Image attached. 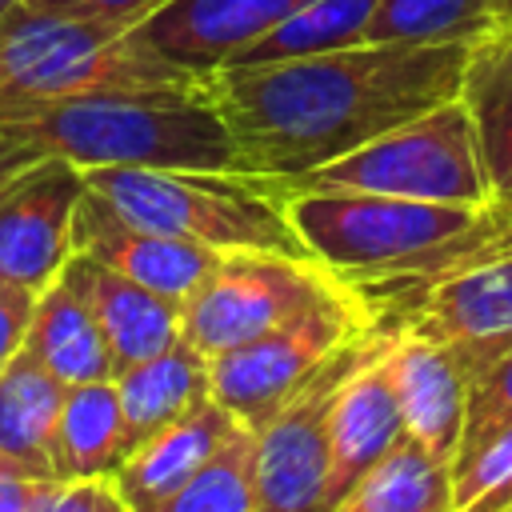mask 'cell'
<instances>
[{
    "label": "cell",
    "instance_id": "cell-12",
    "mask_svg": "<svg viewBox=\"0 0 512 512\" xmlns=\"http://www.w3.org/2000/svg\"><path fill=\"white\" fill-rule=\"evenodd\" d=\"M308 0H164L132 36L188 76L208 80Z\"/></svg>",
    "mask_w": 512,
    "mask_h": 512
},
{
    "label": "cell",
    "instance_id": "cell-26",
    "mask_svg": "<svg viewBox=\"0 0 512 512\" xmlns=\"http://www.w3.org/2000/svg\"><path fill=\"white\" fill-rule=\"evenodd\" d=\"M508 488H512V424H504L472 452L452 460L456 512H496Z\"/></svg>",
    "mask_w": 512,
    "mask_h": 512
},
{
    "label": "cell",
    "instance_id": "cell-7",
    "mask_svg": "<svg viewBox=\"0 0 512 512\" xmlns=\"http://www.w3.org/2000/svg\"><path fill=\"white\" fill-rule=\"evenodd\" d=\"M372 328L368 308L344 284L340 292L324 296L320 304L304 308L300 316L284 320L280 328L220 352L208 360V392L248 428L264 424L280 404H288L320 364Z\"/></svg>",
    "mask_w": 512,
    "mask_h": 512
},
{
    "label": "cell",
    "instance_id": "cell-34",
    "mask_svg": "<svg viewBox=\"0 0 512 512\" xmlns=\"http://www.w3.org/2000/svg\"><path fill=\"white\" fill-rule=\"evenodd\" d=\"M496 512H512V488H508V492H504V500H500V504H496Z\"/></svg>",
    "mask_w": 512,
    "mask_h": 512
},
{
    "label": "cell",
    "instance_id": "cell-9",
    "mask_svg": "<svg viewBox=\"0 0 512 512\" xmlns=\"http://www.w3.org/2000/svg\"><path fill=\"white\" fill-rule=\"evenodd\" d=\"M84 172L60 156H40L0 184V284L40 296L72 260V220Z\"/></svg>",
    "mask_w": 512,
    "mask_h": 512
},
{
    "label": "cell",
    "instance_id": "cell-35",
    "mask_svg": "<svg viewBox=\"0 0 512 512\" xmlns=\"http://www.w3.org/2000/svg\"><path fill=\"white\" fill-rule=\"evenodd\" d=\"M16 4H20V0H0V16H8V12L16 8Z\"/></svg>",
    "mask_w": 512,
    "mask_h": 512
},
{
    "label": "cell",
    "instance_id": "cell-16",
    "mask_svg": "<svg viewBox=\"0 0 512 512\" xmlns=\"http://www.w3.org/2000/svg\"><path fill=\"white\" fill-rule=\"evenodd\" d=\"M24 352L32 360H40L68 388L116 376L104 328H100V320L92 312V300H88L72 260L36 296L32 320H28V332H24Z\"/></svg>",
    "mask_w": 512,
    "mask_h": 512
},
{
    "label": "cell",
    "instance_id": "cell-21",
    "mask_svg": "<svg viewBox=\"0 0 512 512\" xmlns=\"http://www.w3.org/2000/svg\"><path fill=\"white\" fill-rule=\"evenodd\" d=\"M68 384L24 348L0 368V452L52 476V440Z\"/></svg>",
    "mask_w": 512,
    "mask_h": 512
},
{
    "label": "cell",
    "instance_id": "cell-31",
    "mask_svg": "<svg viewBox=\"0 0 512 512\" xmlns=\"http://www.w3.org/2000/svg\"><path fill=\"white\" fill-rule=\"evenodd\" d=\"M32 304L36 296L12 284H0V368L24 348V332L32 320Z\"/></svg>",
    "mask_w": 512,
    "mask_h": 512
},
{
    "label": "cell",
    "instance_id": "cell-22",
    "mask_svg": "<svg viewBox=\"0 0 512 512\" xmlns=\"http://www.w3.org/2000/svg\"><path fill=\"white\" fill-rule=\"evenodd\" d=\"M332 512H456L452 464L404 432Z\"/></svg>",
    "mask_w": 512,
    "mask_h": 512
},
{
    "label": "cell",
    "instance_id": "cell-3",
    "mask_svg": "<svg viewBox=\"0 0 512 512\" xmlns=\"http://www.w3.org/2000/svg\"><path fill=\"white\" fill-rule=\"evenodd\" d=\"M84 188L124 220L212 252L308 256L288 220V196L268 176L204 168H88Z\"/></svg>",
    "mask_w": 512,
    "mask_h": 512
},
{
    "label": "cell",
    "instance_id": "cell-30",
    "mask_svg": "<svg viewBox=\"0 0 512 512\" xmlns=\"http://www.w3.org/2000/svg\"><path fill=\"white\" fill-rule=\"evenodd\" d=\"M40 512H132V508L112 476H92V480H60Z\"/></svg>",
    "mask_w": 512,
    "mask_h": 512
},
{
    "label": "cell",
    "instance_id": "cell-15",
    "mask_svg": "<svg viewBox=\"0 0 512 512\" xmlns=\"http://www.w3.org/2000/svg\"><path fill=\"white\" fill-rule=\"evenodd\" d=\"M240 428H248V424H240L208 392L180 420L164 424L156 436L136 444L132 456L120 464V472L112 480H116V488H120V496L128 500L132 512H152L176 488H184Z\"/></svg>",
    "mask_w": 512,
    "mask_h": 512
},
{
    "label": "cell",
    "instance_id": "cell-18",
    "mask_svg": "<svg viewBox=\"0 0 512 512\" xmlns=\"http://www.w3.org/2000/svg\"><path fill=\"white\" fill-rule=\"evenodd\" d=\"M460 104L476 128V148L492 184V200L512 204V28L496 24L492 32L468 44Z\"/></svg>",
    "mask_w": 512,
    "mask_h": 512
},
{
    "label": "cell",
    "instance_id": "cell-19",
    "mask_svg": "<svg viewBox=\"0 0 512 512\" xmlns=\"http://www.w3.org/2000/svg\"><path fill=\"white\" fill-rule=\"evenodd\" d=\"M128 452H132V436L116 396V380L72 384L64 392V408L52 440V476L56 480L116 476Z\"/></svg>",
    "mask_w": 512,
    "mask_h": 512
},
{
    "label": "cell",
    "instance_id": "cell-27",
    "mask_svg": "<svg viewBox=\"0 0 512 512\" xmlns=\"http://www.w3.org/2000/svg\"><path fill=\"white\" fill-rule=\"evenodd\" d=\"M504 424H512V344L472 376L468 408H464V436H460L456 456L472 452L480 440H488Z\"/></svg>",
    "mask_w": 512,
    "mask_h": 512
},
{
    "label": "cell",
    "instance_id": "cell-20",
    "mask_svg": "<svg viewBox=\"0 0 512 512\" xmlns=\"http://www.w3.org/2000/svg\"><path fill=\"white\" fill-rule=\"evenodd\" d=\"M112 380H116V396L128 420L132 448H136L208 396V356L192 340L180 336L164 352L116 372Z\"/></svg>",
    "mask_w": 512,
    "mask_h": 512
},
{
    "label": "cell",
    "instance_id": "cell-32",
    "mask_svg": "<svg viewBox=\"0 0 512 512\" xmlns=\"http://www.w3.org/2000/svg\"><path fill=\"white\" fill-rule=\"evenodd\" d=\"M40 156H48V152H40L32 140H24V136H16L12 128L0 124V184L12 180L16 172H24L28 164H36Z\"/></svg>",
    "mask_w": 512,
    "mask_h": 512
},
{
    "label": "cell",
    "instance_id": "cell-17",
    "mask_svg": "<svg viewBox=\"0 0 512 512\" xmlns=\"http://www.w3.org/2000/svg\"><path fill=\"white\" fill-rule=\"evenodd\" d=\"M72 268L92 300V312L104 328L112 368L124 372L156 352H164L172 340H180V304L164 300L160 292L72 252Z\"/></svg>",
    "mask_w": 512,
    "mask_h": 512
},
{
    "label": "cell",
    "instance_id": "cell-13",
    "mask_svg": "<svg viewBox=\"0 0 512 512\" xmlns=\"http://www.w3.org/2000/svg\"><path fill=\"white\" fill-rule=\"evenodd\" d=\"M384 368L396 392L404 432L416 436L436 460L452 464L464 436V408L472 384L456 352L412 328H392L384 344Z\"/></svg>",
    "mask_w": 512,
    "mask_h": 512
},
{
    "label": "cell",
    "instance_id": "cell-5",
    "mask_svg": "<svg viewBox=\"0 0 512 512\" xmlns=\"http://www.w3.org/2000/svg\"><path fill=\"white\" fill-rule=\"evenodd\" d=\"M192 80L128 28L48 16L16 4L0 16V112L92 88ZM200 80V76H196Z\"/></svg>",
    "mask_w": 512,
    "mask_h": 512
},
{
    "label": "cell",
    "instance_id": "cell-29",
    "mask_svg": "<svg viewBox=\"0 0 512 512\" xmlns=\"http://www.w3.org/2000/svg\"><path fill=\"white\" fill-rule=\"evenodd\" d=\"M56 484V476H44L0 452V512H40Z\"/></svg>",
    "mask_w": 512,
    "mask_h": 512
},
{
    "label": "cell",
    "instance_id": "cell-14",
    "mask_svg": "<svg viewBox=\"0 0 512 512\" xmlns=\"http://www.w3.org/2000/svg\"><path fill=\"white\" fill-rule=\"evenodd\" d=\"M376 348L344 376L336 388L332 412H328V480H324V500L320 508L332 512L356 480L404 436V420L396 408V392L384 368V344H388V324H380Z\"/></svg>",
    "mask_w": 512,
    "mask_h": 512
},
{
    "label": "cell",
    "instance_id": "cell-24",
    "mask_svg": "<svg viewBox=\"0 0 512 512\" xmlns=\"http://www.w3.org/2000/svg\"><path fill=\"white\" fill-rule=\"evenodd\" d=\"M496 24L492 0H376L364 44H468Z\"/></svg>",
    "mask_w": 512,
    "mask_h": 512
},
{
    "label": "cell",
    "instance_id": "cell-6",
    "mask_svg": "<svg viewBox=\"0 0 512 512\" xmlns=\"http://www.w3.org/2000/svg\"><path fill=\"white\" fill-rule=\"evenodd\" d=\"M340 288L344 284L312 256L224 252L180 304V336L212 360L280 328Z\"/></svg>",
    "mask_w": 512,
    "mask_h": 512
},
{
    "label": "cell",
    "instance_id": "cell-25",
    "mask_svg": "<svg viewBox=\"0 0 512 512\" xmlns=\"http://www.w3.org/2000/svg\"><path fill=\"white\" fill-rule=\"evenodd\" d=\"M152 512H256V436L240 428L184 488Z\"/></svg>",
    "mask_w": 512,
    "mask_h": 512
},
{
    "label": "cell",
    "instance_id": "cell-8",
    "mask_svg": "<svg viewBox=\"0 0 512 512\" xmlns=\"http://www.w3.org/2000/svg\"><path fill=\"white\" fill-rule=\"evenodd\" d=\"M380 324L364 328L340 352H332L320 372L280 404L256 436V512H324V480H328V412L344 376L376 348Z\"/></svg>",
    "mask_w": 512,
    "mask_h": 512
},
{
    "label": "cell",
    "instance_id": "cell-1",
    "mask_svg": "<svg viewBox=\"0 0 512 512\" xmlns=\"http://www.w3.org/2000/svg\"><path fill=\"white\" fill-rule=\"evenodd\" d=\"M468 44H352L276 64H224L208 88L240 172L288 180L456 100Z\"/></svg>",
    "mask_w": 512,
    "mask_h": 512
},
{
    "label": "cell",
    "instance_id": "cell-23",
    "mask_svg": "<svg viewBox=\"0 0 512 512\" xmlns=\"http://www.w3.org/2000/svg\"><path fill=\"white\" fill-rule=\"evenodd\" d=\"M372 8H376V0H308L288 20H280L272 32H264L244 52H236L228 64H276V60H296V56L364 44Z\"/></svg>",
    "mask_w": 512,
    "mask_h": 512
},
{
    "label": "cell",
    "instance_id": "cell-28",
    "mask_svg": "<svg viewBox=\"0 0 512 512\" xmlns=\"http://www.w3.org/2000/svg\"><path fill=\"white\" fill-rule=\"evenodd\" d=\"M32 12L48 16H72V20H96V24H116V28H136L144 16H152L164 0H20Z\"/></svg>",
    "mask_w": 512,
    "mask_h": 512
},
{
    "label": "cell",
    "instance_id": "cell-4",
    "mask_svg": "<svg viewBox=\"0 0 512 512\" xmlns=\"http://www.w3.org/2000/svg\"><path fill=\"white\" fill-rule=\"evenodd\" d=\"M284 196L292 192H376V196H408L436 204H492V184L476 148V128L468 108L444 100L384 136L352 148L340 160H328L312 172L272 180Z\"/></svg>",
    "mask_w": 512,
    "mask_h": 512
},
{
    "label": "cell",
    "instance_id": "cell-33",
    "mask_svg": "<svg viewBox=\"0 0 512 512\" xmlns=\"http://www.w3.org/2000/svg\"><path fill=\"white\" fill-rule=\"evenodd\" d=\"M492 12H496V20H500V24H508V28H512V0H492Z\"/></svg>",
    "mask_w": 512,
    "mask_h": 512
},
{
    "label": "cell",
    "instance_id": "cell-11",
    "mask_svg": "<svg viewBox=\"0 0 512 512\" xmlns=\"http://www.w3.org/2000/svg\"><path fill=\"white\" fill-rule=\"evenodd\" d=\"M72 248L152 292H160L172 304H184L192 288L212 272V264L224 252H212L192 240H176L152 228H140L124 220L108 200H100L92 188H84L72 220Z\"/></svg>",
    "mask_w": 512,
    "mask_h": 512
},
{
    "label": "cell",
    "instance_id": "cell-2",
    "mask_svg": "<svg viewBox=\"0 0 512 512\" xmlns=\"http://www.w3.org/2000/svg\"><path fill=\"white\" fill-rule=\"evenodd\" d=\"M0 124L40 152L88 168H204L240 172L232 132L208 80L92 88L0 112Z\"/></svg>",
    "mask_w": 512,
    "mask_h": 512
},
{
    "label": "cell",
    "instance_id": "cell-10",
    "mask_svg": "<svg viewBox=\"0 0 512 512\" xmlns=\"http://www.w3.org/2000/svg\"><path fill=\"white\" fill-rule=\"evenodd\" d=\"M376 324L412 328L456 352L468 380L512 344V248L400 300Z\"/></svg>",
    "mask_w": 512,
    "mask_h": 512
}]
</instances>
